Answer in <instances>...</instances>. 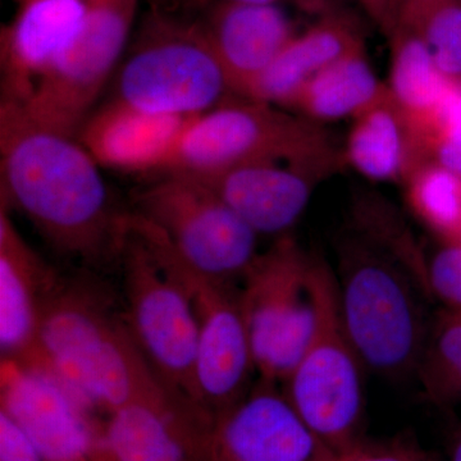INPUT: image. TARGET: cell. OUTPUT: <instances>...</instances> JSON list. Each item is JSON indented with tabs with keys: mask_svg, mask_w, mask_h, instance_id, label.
<instances>
[{
	"mask_svg": "<svg viewBox=\"0 0 461 461\" xmlns=\"http://www.w3.org/2000/svg\"><path fill=\"white\" fill-rule=\"evenodd\" d=\"M339 154L342 145L323 124L269 103L240 98L194 118L163 172L209 176L253 163Z\"/></svg>",
	"mask_w": 461,
	"mask_h": 461,
	"instance_id": "obj_6",
	"label": "cell"
},
{
	"mask_svg": "<svg viewBox=\"0 0 461 461\" xmlns=\"http://www.w3.org/2000/svg\"><path fill=\"white\" fill-rule=\"evenodd\" d=\"M90 0H25L0 32L2 102L23 105L83 26Z\"/></svg>",
	"mask_w": 461,
	"mask_h": 461,
	"instance_id": "obj_15",
	"label": "cell"
},
{
	"mask_svg": "<svg viewBox=\"0 0 461 461\" xmlns=\"http://www.w3.org/2000/svg\"><path fill=\"white\" fill-rule=\"evenodd\" d=\"M317 321L311 342L288 375L285 395L330 451L359 442L364 412V366L339 313L332 267L312 253Z\"/></svg>",
	"mask_w": 461,
	"mask_h": 461,
	"instance_id": "obj_5",
	"label": "cell"
},
{
	"mask_svg": "<svg viewBox=\"0 0 461 461\" xmlns=\"http://www.w3.org/2000/svg\"><path fill=\"white\" fill-rule=\"evenodd\" d=\"M20 362L57 378L81 402L109 412L141 400H169L129 324L98 296L57 282L42 305L32 350Z\"/></svg>",
	"mask_w": 461,
	"mask_h": 461,
	"instance_id": "obj_3",
	"label": "cell"
},
{
	"mask_svg": "<svg viewBox=\"0 0 461 461\" xmlns=\"http://www.w3.org/2000/svg\"><path fill=\"white\" fill-rule=\"evenodd\" d=\"M199 23L233 95L242 99L296 35L286 12L276 5L220 0Z\"/></svg>",
	"mask_w": 461,
	"mask_h": 461,
	"instance_id": "obj_16",
	"label": "cell"
},
{
	"mask_svg": "<svg viewBox=\"0 0 461 461\" xmlns=\"http://www.w3.org/2000/svg\"><path fill=\"white\" fill-rule=\"evenodd\" d=\"M14 2H17L18 5H20V3L25 2V0H14Z\"/></svg>",
	"mask_w": 461,
	"mask_h": 461,
	"instance_id": "obj_35",
	"label": "cell"
},
{
	"mask_svg": "<svg viewBox=\"0 0 461 461\" xmlns=\"http://www.w3.org/2000/svg\"><path fill=\"white\" fill-rule=\"evenodd\" d=\"M96 461H108V460H107V459H105V457H104V456H103V455L99 453V455H98V460H96Z\"/></svg>",
	"mask_w": 461,
	"mask_h": 461,
	"instance_id": "obj_34",
	"label": "cell"
},
{
	"mask_svg": "<svg viewBox=\"0 0 461 461\" xmlns=\"http://www.w3.org/2000/svg\"><path fill=\"white\" fill-rule=\"evenodd\" d=\"M387 41V89L415 131L441 102L451 77L442 74L426 44L409 30L395 25Z\"/></svg>",
	"mask_w": 461,
	"mask_h": 461,
	"instance_id": "obj_23",
	"label": "cell"
},
{
	"mask_svg": "<svg viewBox=\"0 0 461 461\" xmlns=\"http://www.w3.org/2000/svg\"><path fill=\"white\" fill-rule=\"evenodd\" d=\"M344 166V156L339 154L253 163L195 177L204 182L258 235L282 236L304 214L318 185Z\"/></svg>",
	"mask_w": 461,
	"mask_h": 461,
	"instance_id": "obj_13",
	"label": "cell"
},
{
	"mask_svg": "<svg viewBox=\"0 0 461 461\" xmlns=\"http://www.w3.org/2000/svg\"><path fill=\"white\" fill-rule=\"evenodd\" d=\"M181 264L199 321L198 403L220 414L248 393L257 372L240 294L232 285L208 280Z\"/></svg>",
	"mask_w": 461,
	"mask_h": 461,
	"instance_id": "obj_11",
	"label": "cell"
},
{
	"mask_svg": "<svg viewBox=\"0 0 461 461\" xmlns=\"http://www.w3.org/2000/svg\"><path fill=\"white\" fill-rule=\"evenodd\" d=\"M139 0H90L80 32L25 104L39 126L77 138L120 62Z\"/></svg>",
	"mask_w": 461,
	"mask_h": 461,
	"instance_id": "obj_10",
	"label": "cell"
},
{
	"mask_svg": "<svg viewBox=\"0 0 461 461\" xmlns=\"http://www.w3.org/2000/svg\"><path fill=\"white\" fill-rule=\"evenodd\" d=\"M451 461H461V435L457 437L456 442L454 444Z\"/></svg>",
	"mask_w": 461,
	"mask_h": 461,
	"instance_id": "obj_33",
	"label": "cell"
},
{
	"mask_svg": "<svg viewBox=\"0 0 461 461\" xmlns=\"http://www.w3.org/2000/svg\"><path fill=\"white\" fill-rule=\"evenodd\" d=\"M386 90L366 57V48L324 68L293 96L285 109L312 122L353 120Z\"/></svg>",
	"mask_w": 461,
	"mask_h": 461,
	"instance_id": "obj_22",
	"label": "cell"
},
{
	"mask_svg": "<svg viewBox=\"0 0 461 461\" xmlns=\"http://www.w3.org/2000/svg\"><path fill=\"white\" fill-rule=\"evenodd\" d=\"M191 271L232 285L258 254V233L195 176L165 172L139 191L135 212Z\"/></svg>",
	"mask_w": 461,
	"mask_h": 461,
	"instance_id": "obj_7",
	"label": "cell"
},
{
	"mask_svg": "<svg viewBox=\"0 0 461 461\" xmlns=\"http://www.w3.org/2000/svg\"><path fill=\"white\" fill-rule=\"evenodd\" d=\"M455 311H456V309H455ZM461 312V311H460Z\"/></svg>",
	"mask_w": 461,
	"mask_h": 461,
	"instance_id": "obj_38",
	"label": "cell"
},
{
	"mask_svg": "<svg viewBox=\"0 0 461 461\" xmlns=\"http://www.w3.org/2000/svg\"><path fill=\"white\" fill-rule=\"evenodd\" d=\"M363 48L362 33L354 23L342 14L327 12L311 29L294 36L245 99L285 108L314 76Z\"/></svg>",
	"mask_w": 461,
	"mask_h": 461,
	"instance_id": "obj_20",
	"label": "cell"
},
{
	"mask_svg": "<svg viewBox=\"0 0 461 461\" xmlns=\"http://www.w3.org/2000/svg\"><path fill=\"white\" fill-rule=\"evenodd\" d=\"M426 281L429 294L448 309L461 311V242L442 241L426 260Z\"/></svg>",
	"mask_w": 461,
	"mask_h": 461,
	"instance_id": "obj_28",
	"label": "cell"
},
{
	"mask_svg": "<svg viewBox=\"0 0 461 461\" xmlns=\"http://www.w3.org/2000/svg\"><path fill=\"white\" fill-rule=\"evenodd\" d=\"M420 461H427V460H420Z\"/></svg>",
	"mask_w": 461,
	"mask_h": 461,
	"instance_id": "obj_37",
	"label": "cell"
},
{
	"mask_svg": "<svg viewBox=\"0 0 461 461\" xmlns=\"http://www.w3.org/2000/svg\"><path fill=\"white\" fill-rule=\"evenodd\" d=\"M230 95L229 78L200 23L157 21L120 67L113 102L147 113L198 117Z\"/></svg>",
	"mask_w": 461,
	"mask_h": 461,
	"instance_id": "obj_9",
	"label": "cell"
},
{
	"mask_svg": "<svg viewBox=\"0 0 461 461\" xmlns=\"http://www.w3.org/2000/svg\"><path fill=\"white\" fill-rule=\"evenodd\" d=\"M395 25L426 44L442 74L461 77V0H397Z\"/></svg>",
	"mask_w": 461,
	"mask_h": 461,
	"instance_id": "obj_25",
	"label": "cell"
},
{
	"mask_svg": "<svg viewBox=\"0 0 461 461\" xmlns=\"http://www.w3.org/2000/svg\"><path fill=\"white\" fill-rule=\"evenodd\" d=\"M99 167L77 138L0 102L3 204L16 206L59 253L86 263L120 256L126 230Z\"/></svg>",
	"mask_w": 461,
	"mask_h": 461,
	"instance_id": "obj_1",
	"label": "cell"
},
{
	"mask_svg": "<svg viewBox=\"0 0 461 461\" xmlns=\"http://www.w3.org/2000/svg\"><path fill=\"white\" fill-rule=\"evenodd\" d=\"M2 409L38 447L42 461H96L83 402L50 373L17 359L2 362Z\"/></svg>",
	"mask_w": 461,
	"mask_h": 461,
	"instance_id": "obj_14",
	"label": "cell"
},
{
	"mask_svg": "<svg viewBox=\"0 0 461 461\" xmlns=\"http://www.w3.org/2000/svg\"><path fill=\"white\" fill-rule=\"evenodd\" d=\"M58 277L27 245L0 206V348L3 359H23L32 350L42 305Z\"/></svg>",
	"mask_w": 461,
	"mask_h": 461,
	"instance_id": "obj_18",
	"label": "cell"
},
{
	"mask_svg": "<svg viewBox=\"0 0 461 461\" xmlns=\"http://www.w3.org/2000/svg\"><path fill=\"white\" fill-rule=\"evenodd\" d=\"M345 166L366 180L403 186L427 162L420 142L390 91L351 120L342 144Z\"/></svg>",
	"mask_w": 461,
	"mask_h": 461,
	"instance_id": "obj_19",
	"label": "cell"
},
{
	"mask_svg": "<svg viewBox=\"0 0 461 461\" xmlns=\"http://www.w3.org/2000/svg\"><path fill=\"white\" fill-rule=\"evenodd\" d=\"M368 14L384 36L390 35L395 25L397 0H354Z\"/></svg>",
	"mask_w": 461,
	"mask_h": 461,
	"instance_id": "obj_31",
	"label": "cell"
},
{
	"mask_svg": "<svg viewBox=\"0 0 461 461\" xmlns=\"http://www.w3.org/2000/svg\"><path fill=\"white\" fill-rule=\"evenodd\" d=\"M424 260L415 245L360 227L339 240V313L366 371L391 379L417 372L430 324Z\"/></svg>",
	"mask_w": 461,
	"mask_h": 461,
	"instance_id": "obj_2",
	"label": "cell"
},
{
	"mask_svg": "<svg viewBox=\"0 0 461 461\" xmlns=\"http://www.w3.org/2000/svg\"><path fill=\"white\" fill-rule=\"evenodd\" d=\"M205 445L209 461H321L330 451L263 379L218 414Z\"/></svg>",
	"mask_w": 461,
	"mask_h": 461,
	"instance_id": "obj_12",
	"label": "cell"
},
{
	"mask_svg": "<svg viewBox=\"0 0 461 461\" xmlns=\"http://www.w3.org/2000/svg\"><path fill=\"white\" fill-rule=\"evenodd\" d=\"M99 450L108 461H187L171 400H141L112 411Z\"/></svg>",
	"mask_w": 461,
	"mask_h": 461,
	"instance_id": "obj_21",
	"label": "cell"
},
{
	"mask_svg": "<svg viewBox=\"0 0 461 461\" xmlns=\"http://www.w3.org/2000/svg\"><path fill=\"white\" fill-rule=\"evenodd\" d=\"M232 2L253 3V5H276L290 2L302 8L303 11L314 14H326L330 12V0H232Z\"/></svg>",
	"mask_w": 461,
	"mask_h": 461,
	"instance_id": "obj_32",
	"label": "cell"
},
{
	"mask_svg": "<svg viewBox=\"0 0 461 461\" xmlns=\"http://www.w3.org/2000/svg\"><path fill=\"white\" fill-rule=\"evenodd\" d=\"M457 241L461 242V236H460V239H459V240H457Z\"/></svg>",
	"mask_w": 461,
	"mask_h": 461,
	"instance_id": "obj_36",
	"label": "cell"
},
{
	"mask_svg": "<svg viewBox=\"0 0 461 461\" xmlns=\"http://www.w3.org/2000/svg\"><path fill=\"white\" fill-rule=\"evenodd\" d=\"M0 461H42L38 447L25 430L0 411Z\"/></svg>",
	"mask_w": 461,
	"mask_h": 461,
	"instance_id": "obj_29",
	"label": "cell"
},
{
	"mask_svg": "<svg viewBox=\"0 0 461 461\" xmlns=\"http://www.w3.org/2000/svg\"><path fill=\"white\" fill-rule=\"evenodd\" d=\"M240 304L256 371L272 384L285 382L305 353L317 321L312 253L282 235L258 254L242 277Z\"/></svg>",
	"mask_w": 461,
	"mask_h": 461,
	"instance_id": "obj_8",
	"label": "cell"
},
{
	"mask_svg": "<svg viewBox=\"0 0 461 461\" xmlns=\"http://www.w3.org/2000/svg\"><path fill=\"white\" fill-rule=\"evenodd\" d=\"M415 375L436 402L461 400V312L446 309L430 321Z\"/></svg>",
	"mask_w": 461,
	"mask_h": 461,
	"instance_id": "obj_26",
	"label": "cell"
},
{
	"mask_svg": "<svg viewBox=\"0 0 461 461\" xmlns=\"http://www.w3.org/2000/svg\"><path fill=\"white\" fill-rule=\"evenodd\" d=\"M194 118L147 113L111 100L91 113L77 140L100 167L163 172Z\"/></svg>",
	"mask_w": 461,
	"mask_h": 461,
	"instance_id": "obj_17",
	"label": "cell"
},
{
	"mask_svg": "<svg viewBox=\"0 0 461 461\" xmlns=\"http://www.w3.org/2000/svg\"><path fill=\"white\" fill-rule=\"evenodd\" d=\"M414 133L426 160L461 175V77L450 78L441 102Z\"/></svg>",
	"mask_w": 461,
	"mask_h": 461,
	"instance_id": "obj_27",
	"label": "cell"
},
{
	"mask_svg": "<svg viewBox=\"0 0 461 461\" xmlns=\"http://www.w3.org/2000/svg\"><path fill=\"white\" fill-rule=\"evenodd\" d=\"M321 461H420L403 448L393 446H369L357 442L339 451H330Z\"/></svg>",
	"mask_w": 461,
	"mask_h": 461,
	"instance_id": "obj_30",
	"label": "cell"
},
{
	"mask_svg": "<svg viewBox=\"0 0 461 461\" xmlns=\"http://www.w3.org/2000/svg\"><path fill=\"white\" fill-rule=\"evenodd\" d=\"M412 214L441 241L461 236V175L436 162L421 163L403 185Z\"/></svg>",
	"mask_w": 461,
	"mask_h": 461,
	"instance_id": "obj_24",
	"label": "cell"
},
{
	"mask_svg": "<svg viewBox=\"0 0 461 461\" xmlns=\"http://www.w3.org/2000/svg\"><path fill=\"white\" fill-rule=\"evenodd\" d=\"M118 258L133 339L163 386L198 403L199 321L180 259L135 213L127 214Z\"/></svg>",
	"mask_w": 461,
	"mask_h": 461,
	"instance_id": "obj_4",
	"label": "cell"
}]
</instances>
